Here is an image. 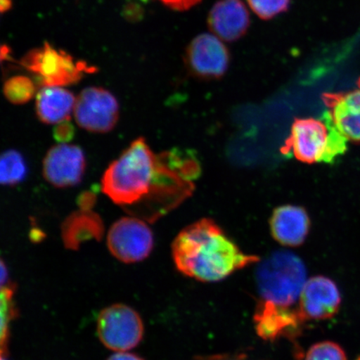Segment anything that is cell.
Wrapping results in <instances>:
<instances>
[{
  "mask_svg": "<svg viewBox=\"0 0 360 360\" xmlns=\"http://www.w3.org/2000/svg\"><path fill=\"white\" fill-rule=\"evenodd\" d=\"M143 332L145 326L141 317L128 305H111L98 314V338L111 350L125 352L136 347L143 340Z\"/></svg>",
  "mask_w": 360,
  "mask_h": 360,
  "instance_id": "obj_6",
  "label": "cell"
},
{
  "mask_svg": "<svg viewBox=\"0 0 360 360\" xmlns=\"http://www.w3.org/2000/svg\"><path fill=\"white\" fill-rule=\"evenodd\" d=\"M306 322L298 306L281 307L259 300L255 309V331L265 341L274 342L281 338L295 340L302 334Z\"/></svg>",
  "mask_w": 360,
  "mask_h": 360,
  "instance_id": "obj_9",
  "label": "cell"
},
{
  "mask_svg": "<svg viewBox=\"0 0 360 360\" xmlns=\"http://www.w3.org/2000/svg\"><path fill=\"white\" fill-rule=\"evenodd\" d=\"M107 360H145L137 354L119 352L115 354L111 355V356Z\"/></svg>",
  "mask_w": 360,
  "mask_h": 360,
  "instance_id": "obj_27",
  "label": "cell"
},
{
  "mask_svg": "<svg viewBox=\"0 0 360 360\" xmlns=\"http://www.w3.org/2000/svg\"><path fill=\"white\" fill-rule=\"evenodd\" d=\"M86 160L81 148L60 143L53 146L43 161V175L47 182L57 188L77 186L84 177Z\"/></svg>",
  "mask_w": 360,
  "mask_h": 360,
  "instance_id": "obj_10",
  "label": "cell"
},
{
  "mask_svg": "<svg viewBox=\"0 0 360 360\" xmlns=\"http://www.w3.org/2000/svg\"><path fill=\"white\" fill-rule=\"evenodd\" d=\"M10 278H8V272L6 265L4 260H1V287L10 285Z\"/></svg>",
  "mask_w": 360,
  "mask_h": 360,
  "instance_id": "obj_28",
  "label": "cell"
},
{
  "mask_svg": "<svg viewBox=\"0 0 360 360\" xmlns=\"http://www.w3.org/2000/svg\"><path fill=\"white\" fill-rule=\"evenodd\" d=\"M110 253L125 264L141 262L148 257L154 248V236L146 221L136 217L117 220L108 233Z\"/></svg>",
  "mask_w": 360,
  "mask_h": 360,
  "instance_id": "obj_7",
  "label": "cell"
},
{
  "mask_svg": "<svg viewBox=\"0 0 360 360\" xmlns=\"http://www.w3.org/2000/svg\"><path fill=\"white\" fill-rule=\"evenodd\" d=\"M259 300L294 307L307 281V270L299 256L278 250L261 261L255 273Z\"/></svg>",
  "mask_w": 360,
  "mask_h": 360,
  "instance_id": "obj_3",
  "label": "cell"
},
{
  "mask_svg": "<svg viewBox=\"0 0 360 360\" xmlns=\"http://www.w3.org/2000/svg\"><path fill=\"white\" fill-rule=\"evenodd\" d=\"M11 7V0H1V10L2 11H7L8 8Z\"/></svg>",
  "mask_w": 360,
  "mask_h": 360,
  "instance_id": "obj_29",
  "label": "cell"
},
{
  "mask_svg": "<svg viewBox=\"0 0 360 360\" xmlns=\"http://www.w3.org/2000/svg\"><path fill=\"white\" fill-rule=\"evenodd\" d=\"M309 218L299 206L285 205L274 211L270 228L274 240L286 247L302 245L309 231Z\"/></svg>",
  "mask_w": 360,
  "mask_h": 360,
  "instance_id": "obj_15",
  "label": "cell"
},
{
  "mask_svg": "<svg viewBox=\"0 0 360 360\" xmlns=\"http://www.w3.org/2000/svg\"><path fill=\"white\" fill-rule=\"evenodd\" d=\"M249 25V13L240 0H223L216 4L210 13V30L225 41L241 38Z\"/></svg>",
  "mask_w": 360,
  "mask_h": 360,
  "instance_id": "obj_14",
  "label": "cell"
},
{
  "mask_svg": "<svg viewBox=\"0 0 360 360\" xmlns=\"http://www.w3.org/2000/svg\"><path fill=\"white\" fill-rule=\"evenodd\" d=\"M78 205L80 210H92L96 202V193L85 191L81 193L78 198Z\"/></svg>",
  "mask_w": 360,
  "mask_h": 360,
  "instance_id": "obj_24",
  "label": "cell"
},
{
  "mask_svg": "<svg viewBox=\"0 0 360 360\" xmlns=\"http://www.w3.org/2000/svg\"><path fill=\"white\" fill-rule=\"evenodd\" d=\"M28 174L25 158L19 151H4L0 159V182L3 186H15L24 181Z\"/></svg>",
  "mask_w": 360,
  "mask_h": 360,
  "instance_id": "obj_18",
  "label": "cell"
},
{
  "mask_svg": "<svg viewBox=\"0 0 360 360\" xmlns=\"http://www.w3.org/2000/svg\"><path fill=\"white\" fill-rule=\"evenodd\" d=\"M35 92L32 80L24 76H17L6 81L4 93L8 101L15 105H22L34 97Z\"/></svg>",
  "mask_w": 360,
  "mask_h": 360,
  "instance_id": "obj_20",
  "label": "cell"
},
{
  "mask_svg": "<svg viewBox=\"0 0 360 360\" xmlns=\"http://www.w3.org/2000/svg\"><path fill=\"white\" fill-rule=\"evenodd\" d=\"M105 226L101 216L92 210H79L65 220L61 226V237L68 250H78L88 240H101Z\"/></svg>",
  "mask_w": 360,
  "mask_h": 360,
  "instance_id": "obj_16",
  "label": "cell"
},
{
  "mask_svg": "<svg viewBox=\"0 0 360 360\" xmlns=\"http://www.w3.org/2000/svg\"><path fill=\"white\" fill-rule=\"evenodd\" d=\"M303 360H348L345 350L332 341L314 344L304 355Z\"/></svg>",
  "mask_w": 360,
  "mask_h": 360,
  "instance_id": "obj_21",
  "label": "cell"
},
{
  "mask_svg": "<svg viewBox=\"0 0 360 360\" xmlns=\"http://www.w3.org/2000/svg\"><path fill=\"white\" fill-rule=\"evenodd\" d=\"M161 1L174 10L186 11L195 6L197 3L200 2V0H161Z\"/></svg>",
  "mask_w": 360,
  "mask_h": 360,
  "instance_id": "obj_25",
  "label": "cell"
},
{
  "mask_svg": "<svg viewBox=\"0 0 360 360\" xmlns=\"http://www.w3.org/2000/svg\"><path fill=\"white\" fill-rule=\"evenodd\" d=\"M348 141L327 111L322 120H295L285 148L288 153L304 163H331L347 150Z\"/></svg>",
  "mask_w": 360,
  "mask_h": 360,
  "instance_id": "obj_4",
  "label": "cell"
},
{
  "mask_svg": "<svg viewBox=\"0 0 360 360\" xmlns=\"http://www.w3.org/2000/svg\"><path fill=\"white\" fill-rule=\"evenodd\" d=\"M172 254L180 273L205 283L224 281L259 261L256 256L244 253L208 219L184 229L174 240Z\"/></svg>",
  "mask_w": 360,
  "mask_h": 360,
  "instance_id": "obj_2",
  "label": "cell"
},
{
  "mask_svg": "<svg viewBox=\"0 0 360 360\" xmlns=\"http://www.w3.org/2000/svg\"><path fill=\"white\" fill-rule=\"evenodd\" d=\"M341 295L330 278L314 276L306 281L298 307L306 321H326L339 312Z\"/></svg>",
  "mask_w": 360,
  "mask_h": 360,
  "instance_id": "obj_11",
  "label": "cell"
},
{
  "mask_svg": "<svg viewBox=\"0 0 360 360\" xmlns=\"http://www.w3.org/2000/svg\"><path fill=\"white\" fill-rule=\"evenodd\" d=\"M15 289V285L12 283L1 288V356H7L10 325L18 314L13 301Z\"/></svg>",
  "mask_w": 360,
  "mask_h": 360,
  "instance_id": "obj_19",
  "label": "cell"
},
{
  "mask_svg": "<svg viewBox=\"0 0 360 360\" xmlns=\"http://www.w3.org/2000/svg\"><path fill=\"white\" fill-rule=\"evenodd\" d=\"M187 65L193 74L217 79L226 72L229 53L218 36L204 34L193 40L187 49Z\"/></svg>",
  "mask_w": 360,
  "mask_h": 360,
  "instance_id": "obj_12",
  "label": "cell"
},
{
  "mask_svg": "<svg viewBox=\"0 0 360 360\" xmlns=\"http://www.w3.org/2000/svg\"><path fill=\"white\" fill-rule=\"evenodd\" d=\"M1 360H8V359H7V357L4 358V356H1Z\"/></svg>",
  "mask_w": 360,
  "mask_h": 360,
  "instance_id": "obj_30",
  "label": "cell"
},
{
  "mask_svg": "<svg viewBox=\"0 0 360 360\" xmlns=\"http://www.w3.org/2000/svg\"><path fill=\"white\" fill-rule=\"evenodd\" d=\"M22 65L32 72L42 87H62L77 83L89 69L84 62L62 51H57L49 44L34 49L22 58Z\"/></svg>",
  "mask_w": 360,
  "mask_h": 360,
  "instance_id": "obj_5",
  "label": "cell"
},
{
  "mask_svg": "<svg viewBox=\"0 0 360 360\" xmlns=\"http://www.w3.org/2000/svg\"><path fill=\"white\" fill-rule=\"evenodd\" d=\"M75 127L70 121H65L56 125L53 129V138L60 143H67L75 137Z\"/></svg>",
  "mask_w": 360,
  "mask_h": 360,
  "instance_id": "obj_23",
  "label": "cell"
},
{
  "mask_svg": "<svg viewBox=\"0 0 360 360\" xmlns=\"http://www.w3.org/2000/svg\"><path fill=\"white\" fill-rule=\"evenodd\" d=\"M357 360H360V357Z\"/></svg>",
  "mask_w": 360,
  "mask_h": 360,
  "instance_id": "obj_31",
  "label": "cell"
},
{
  "mask_svg": "<svg viewBox=\"0 0 360 360\" xmlns=\"http://www.w3.org/2000/svg\"><path fill=\"white\" fill-rule=\"evenodd\" d=\"M188 179L169 152L155 154L141 137L112 162L103 175L101 188L125 212L153 223L187 196Z\"/></svg>",
  "mask_w": 360,
  "mask_h": 360,
  "instance_id": "obj_1",
  "label": "cell"
},
{
  "mask_svg": "<svg viewBox=\"0 0 360 360\" xmlns=\"http://www.w3.org/2000/svg\"><path fill=\"white\" fill-rule=\"evenodd\" d=\"M75 101L73 94L64 88L42 87L36 97V112L41 122L58 124L70 121Z\"/></svg>",
  "mask_w": 360,
  "mask_h": 360,
  "instance_id": "obj_17",
  "label": "cell"
},
{
  "mask_svg": "<svg viewBox=\"0 0 360 360\" xmlns=\"http://www.w3.org/2000/svg\"><path fill=\"white\" fill-rule=\"evenodd\" d=\"M252 11L263 20H269L287 11L290 0H248Z\"/></svg>",
  "mask_w": 360,
  "mask_h": 360,
  "instance_id": "obj_22",
  "label": "cell"
},
{
  "mask_svg": "<svg viewBox=\"0 0 360 360\" xmlns=\"http://www.w3.org/2000/svg\"><path fill=\"white\" fill-rule=\"evenodd\" d=\"M202 360H248L245 354H216Z\"/></svg>",
  "mask_w": 360,
  "mask_h": 360,
  "instance_id": "obj_26",
  "label": "cell"
},
{
  "mask_svg": "<svg viewBox=\"0 0 360 360\" xmlns=\"http://www.w3.org/2000/svg\"><path fill=\"white\" fill-rule=\"evenodd\" d=\"M74 114L79 127L89 132L105 134L118 122L119 103L108 90L90 87L76 98Z\"/></svg>",
  "mask_w": 360,
  "mask_h": 360,
  "instance_id": "obj_8",
  "label": "cell"
},
{
  "mask_svg": "<svg viewBox=\"0 0 360 360\" xmlns=\"http://www.w3.org/2000/svg\"><path fill=\"white\" fill-rule=\"evenodd\" d=\"M323 100L340 133L349 141L360 143V79L358 88L353 91L327 94Z\"/></svg>",
  "mask_w": 360,
  "mask_h": 360,
  "instance_id": "obj_13",
  "label": "cell"
}]
</instances>
